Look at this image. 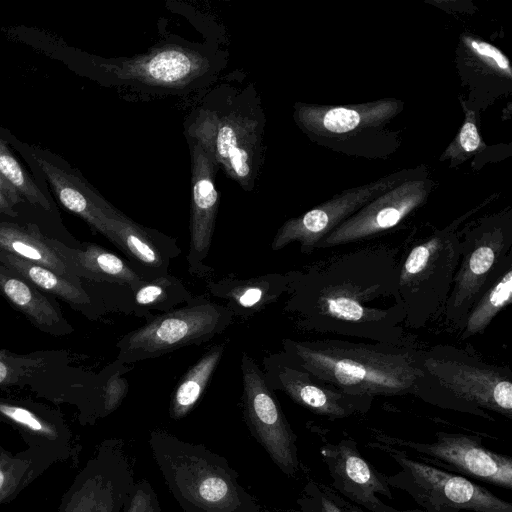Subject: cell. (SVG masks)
Here are the masks:
<instances>
[{
    "mask_svg": "<svg viewBox=\"0 0 512 512\" xmlns=\"http://www.w3.org/2000/svg\"><path fill=\"white\" fill-rule=\"evenodd\" d=\"M399 257L396 247L371 245L291 272L287 309L297 326L309 333L413 344L398 287Z\"/></svg>",
    "mask_w": 512,
    "mask_h": 512,
    "instance_id": "cell-1",
    "label": "cell"
},
{
    "mask_svg": "<svg viewBox=\"0 0 512 512\" xmlns=\"http://www.w3.org/2000/svg\"><path fill=\"white\" fill-rule=\"evenodd\" d=\"M285 358L351 395L417 396L428 374L415 343L389 345L347 339L283 341Z\"/></svg>",
    "mask_w": 512,
    "mask_h": 512,
    "instance_id": "cell-2",
    "label": "cell"
},
{
    "mask_svg": "<svg viewBox=\"0 0 512 512\" xmlns=\"http://www.w3.org/2000/svg\"><path fill=\"white\" fill-rule=\"evenodd\" d=\"M153 457L185 512H262L227 460L202 445L163 431L151 433Z\"/></svg>",
    "mask_w": 512,
    "mask_h": 512,
    "instance_id": "cell-3",
    "label": "cell"
},
{
    "mask_svg": "<svg viewBox=\"0 0 512 512\" xmlns=\"http://www.w3.org/2000/svg\"><path fill=\"white\" fill-rule=\"evenodd\" d=\"M404 102L382 98L360 104H294V120L313 142L337 153L386 159L401 145L400 130L391 127Z\"/></svg>",
    "mask_w": 512,
    "mask_h": 512,
    "instance_id": "cell-4",
    "label": "cell"
},
{
    "mask_svg": "<svg viewBox=\"0 0 512 512\" xmlns=\"http://www.w3.org/2000/svg\"><path fill=\"white\" fill-rule=\"evenodd\" d=\"M479 208L407 243L406 250L400 252L398 287L406 328L421 329L443 316L461 254L460 227Z\"/></svg>",
    "mask_w": 512,
    "mask_h": 512,
    "instance_id": "cell-5",
    "label": "cell"
},
{
    "mask_svg": "<svg viewBox=\"0 0 512 512\" xmlns=\"http://www.w3.org/2000/svg\"><path fill=\"white\" fill-rule=\"evenodd\" d=\"M461 254L444 312V324L461 331L464 320L512 252V211L481 217L460 229Z\"/></svg>",
    "mask_w": 512,
    "mask_h": 512,
    "instance_id": "cell-6",
    "label": "cell"
},
{
    "mask_svg": "<svg viewBox=\"0 0 512 512\" xmlns=\"http://www.w3.org/2000/svg\"><path fill=\"white\" fill-rule=\"evenodd\" d=\"M422 366L468 413L486 420L491 411L512 419V374L506 366L484 362L459 347L422 350Z\"/></svg>",
    "mask_w": 512,
    "mask_h": 512,
    "instance_id": "cell-7",
    "label": "cell"
},
{
    "mask_svg": "<svg viewBox=\"0 0 512 512\" xmlns=\"http://www.w3.org/2000/svg\"><path fill=\"white\" fill-rule=\"evenodd\" d=\"M368 446L387 454L397 463L401 470L387 475L389 486L405 491L420 506L429 504L473 512H512L510 502L464 476L413 459L405 450L395 446L377 441L369 442Z\"/></svg>",
    "mask_w": 512,
    "mask_h": 512,
    "instance_id": "cell-8",
    "label": "cell"
},
{
    "mask_svg": "<svg viewBox=\"0 0 512 512\" xmlns=\"http://www.w3.org/2000/svg\"><path fill=\"white\" fill-rule=\"evenodd\" d=\"M233 313L208 300H191L187 306L156 315L118 343L124 363L159 357L176 349L206 342L221 333Z\"/></svg>",
    "mask_w": 512,
    "mask_h": 512,
    "instance_id": "cell-9",
    "label": "cell"
},
{
    "mask_svg": "<svg viewBox=\"0 0 512 512\" xmlns=\"http://www.w3.org/2000/svg\"><path fill=\"white\" fill-rule=\"evenodd\" d=\"M189 135L207 147L218 168L251 190L260 167V120L242 109L219 114L201 112L191 124Z\"/></svg>",
    "mask_w": 512,
    "mask_h": 512,
    "instance_id": "cell-10",
    "label": "cell"
},
{
    "mask_svg": "<svg viewBox=\"0 0 512 512\" xmlns=\"http://www.w3.org/2000/svg\"><path fill=\"white\" fill-rule=\"evenodd\" d=\"M374 441L410 450L420 461L491 485L512 488V458L494 452L475 435L438 431L431 443L416 442L372 429Z\"/></svg>",
    "mask_w": 512,
    "mask_h": 512,
    "instance_id": "cell-11",
    "label": "cell"
},
{
    "mask_svg": "<svg viewBox=\"0 0 512 512\" xmlns=\"http://www.w3.org/2000/svg\"><path fill=\"white\" fill-rule=\"evenodd\" d=\"M427 174L424 165L404 168L372 182L343 190L304 214L288 219L278 229L271 244L272 250L277 251L292 242H298L301 251L309 254L325 236L369 201L406 180Z\"/></svg>",
    "mask_w": 512,
    "mask_h": 512,
    "instance_id": "cell-12",
    "label": "cell"
},
{
    "mask_svg": "<svg viewBox=\"0 0 512 512\" xmlns=\"http://www.w3.org/2000/svg\"><path fill=\"white\" fill-rule=\"evenodd\" d=\"M241 368L244 412L251 433L278 468L287 476L294 477L300 466L297 437L264 375L245 353Z\"/></svg>",
    "mask_w": 512,
    "mask_h": 512,
    "instance_id": "cell-13",
    "label": "cell"
},
{
    "mask_svg": "<svg viewBox=\"0 0 512 512\" xmlns=\"http://www.w3.org/2000/svg\"><path fill=\"white\" fill-rule=\"evenodd\" d=\"M434 185L427 174L387 190L337 226L317 244L316 249L367 240L399 226L425 205Z\"/></svg>",
    "mask_w": 512,
    "mask_h": 512,
    "instance_id": "cell-14",
    "label": "cell"
},
{
    "mask_svg": "<svg viewBox=\"0 0 512 512\" xmlns=\"http://www.w3.org/2000/svg\"><path fill=\"white\" fill-rule=\"evenodd\" d=\"M320 455L332 479L331 487L367 512H380L384 508L386 503L379 495L393 498L387 475L362 456L354 439L328 442L322 445Z\"/></svg>",
    "mask_w": 512,
    "mask_h": 512,
    "instance_id": "cell-15",
    "label": "cell"
},
{
    "mask_svg": "<svg viewBox=\"0 0 512 512\" xmlns=\"http://www.w3.org/2000/svg\"><path fill=\"white\" fill-rule=\"evenodd\" d=\"M218 166L209 149L199 141H191V206L190 246L187 255L189 270L204 275L211 269L204 264L213 236L219 205L215 185Z\"/></svg>",
    "mask_w": 512,
    "mask_h": 512,
    "instance_id": "cell-16",
    "label": "cell"
},
{
    "mask_svg": "<svg viewBox=\"0 0 512 512\" xmlns=\"http://www.w3.org/2000/svg\"><path fill=\"white\" fill-rule=\"evenodd\" d=\"M208 64L207 59L193 49L166 44L110 67L119 79L150 87L182 88L204 74Z\"/></svg>",
    "mask_w": 512,
    "mask_h": 512,
    "instance_id": "cell-17",
    "label": "cell"
},
{
    "mask_svg": "<svg viewBox=\"0 0 512 512\" xmlns=\"http://www.w3.org/2000/svg\"><path fill=\"white\" fill-rule=\"evenodd\" d=\"M0 420L13 427L28 448L58 461L72 453V435L62 414L28 400L0 398Z\"/></svg>",
    "mask_w": 512,
    "mask_h": 512,
    "instance_id": "cell-18",
    "label": "cell"
},
{
    "mask_svg": "<svg viewBox=\"0 0 512 512\" xmlns=\"http://www.w3.org/2000/svg\"><path fill=\"white\" fill-rule=\"evenodd\" d=\"M276 388L295 403L328 419H342L368 412L371 396L351 395L328 385L293 363L286 361L275 368Z\"/></svg>",
    "mask_w": 512,
    "mask_h": 512,
    "instance_id": "cell-19",
    "label": "cell"
},
{
    "mask_svg": "<svg viewBox=\"0 0 512 512\" xmlns=\"http://www.w3.org/2000/svg\"><path fill=\"white\" fill-rule=\"evenodd\" d=\"M99 233L123 251L148 280L167 275L170 259L178 253L171 238L137 224L118 210L102 220Z\"/></svg>",
    "mask_w": 512,
    "mask_h": 512,
    "instance_id": "cell-20",
    "label": "cell"
},
{
    "mask_svg": "<svg viewBox=\"0 0 512 512\" xmlns=\"http://www.w3.org/2000/svg\"><path fill=\"white\" fill-rule=\"evenodd\" d=\"M125 455L115 440L104 441L76 475L56 512H99Z\"/></svg>",
    "mask_w": 512,
    "mask_h": 512,
    "instance_id": "cell-21",
    "label": "cell"
},
{
    "mask_svg": "<svg viewBox=\"0 0 512 512\" xmlns=\"http://www.w3.org/2000/svg\"><path fill=\"white\" fill-rule=\"evenodd\" d=\"M456 55L461 79L471 89L482 81L480 87L487 90L492 85L496 97V89L500 94L511 90L512 67L508 57L497 46L472 34L463 33Z\"/></svg>",
    "mask_w": 512,
    "mask_h": 512,
    "instance_id": "cell-22",
    "label": "cell"
},
{
    "mask_svg": "<svg viewBox=\"0 0 512 512\" xmlns=\"http://www.w3.org/2000/svg\"><path fill=\"white\" fill-rule=\"evenodd\" d=\"M0 294L42 332L53 336H64L73 332L57 303L2 264Z\"/></svg>",
    "mask_w": 512,
    "mask_h": 512,
    "instance_id": "cell-23",
    "label": "cell"
},
{
    "mask_svg": "<svg viewBox=\"0 0 512 512\" xmlns=\"http://www.w3.org/2000/svg\"><path fill=\"white\" fill-rule=\"evenodd\" d=\"M53 245L79 279L129 285L133 290L146 281L116 254L95 243L71 248L53 238Z\"/></svg>",
    "mask_w": 512,
    "mask_h": 512,
    "instance_id": "cell-24",
    "label": "cell"
},
{
    "mask_svg": "<svg viewBox=\"0 0 512 512\" xmlns=\"http://www.w3.org/2000/svg\"><path fill=\"white\" fill-rule=\"evenodd\" d=\"M36 161L60 203L100 232L102 220L111 216L117 209L80 177L60 169L41 157H37Z\"/></svg>",
    "mask_w": 512,
    "mask_h": 512,
    "instance_id": "cell-25",
    "label": "cell"
},
{
    "mask_svg": "<svg viewBox=\"0 0 512 512\" xmlns=\"http://www.w3.org/2000/svg\"><path fill=\"white\" fill-rule=\"evenodd\" d=\"M0 251L45 266L67 280L81 285V280L74 276L54 247L53 238L44 235L33 223L22 226L12 222H0Z\"/></svg>",
    "mask_w": 512,
    "mask_h": 512,
    "instance_id": "cell-26",
    "label": "cell"
},
{
    "mask_svg": "<svg viewBox=\"0 0 512 512\" xmlns=\"http://www.w3.org/2000/svg\"><path fill=\"white\" fill-rule=\"evenodd\" d=\"M512 302V252L505 258L491 283L469 310L460 340L482 334L492 320Z\"/></svg>",
    "mask_w": 512,
    "mask_h": 512,
    "instance_id": "cell-27",
    "label": "cell"
},
{
    "mask_svg": "<svg viewBox=\"0 0 512 512\" xmlns=\"http://www.w3.org/2000/svg\"><path fill=\"white\" fill-rule=\"evenodd\" d=\"M288 288V278L284 275H265L244 281L219 282L211 288L216 296L229 301V310L243 315L244 310L254 312L265 307Z\"/></svg>",
    "mask_w": 512,
    "mask_h": 512,
    "instance_id": "cell-28",
    "label": "cell"
},
{
    "mask_svg": "<svg viewBox=\"0 0 512 512\" xmlns=\"http://www.w3.org/2000/svg\"><path fill=\"white\" fill-rule=\"evenodd\" d=\"M54 463L55 459L39 450L27 447L13 454L0 445V505L14 500Z\"/></svg>",
    "mask_w": 512,
    "mask_h": 512,
    "instance_id": "cell-29",
    "label": "cell"
},
{
    "mask_svg": "<svg viewBox=\"0 0 512 512\" xmlns=\"http://www.w3.org/2000/svg\"><path fill=\"white\" fill-rule=\"evenodd\" d=\"M0 264L18 274L43 293L53 295L77 309L88 308L91 303V299L82 285L67 280L45 266L20 259L4 251H0Z\"/></svg>",
    "mask_w": 512,
    "mask_h": 512,
    "instance_id": "cell-30",
    "label": "cell"
},
{
    "mask_svg": "<svg viewBox=\"0 0 512 512\" xmlns=\"http://www.w3.org/2000/svg\"><path fill=\"white\" fill-rule=\"evenodd\" d=\"M224 351V345L213 346L207 351L177 385L170 402V417L178 420L185 417L202 396Z\"/></svg>",
    "mask_w": 512,
    "mask_h": 512,
    "instance_id": "cell-31",
    "label": "cell"
},
{
    "mask_svg": "<svg viewBox=\"0 0 512 512\" xmlns=\"http://www.w3.org/2000/svg\"><path fill=\"white\" fill-rule=\"evenodd\" d=\"M64 356L58 352L42 351L19 355L0 350V388L23 386L41 380L63 364Z\"/></svg>",
    "mask_w": 512,
    "mask_h": 512,
    "instance_id": "cell-32",
    "label": "cell"
},
{
    "mask_svg": "<svg viewBox=\"0 0 512 512\" xmlns=\"http://www.w3.org/2000/svg\"><path fill=\"white\" fill-rule=\"evenodd\" d=\"M459 101L464 111V121L439 159L441 162L449 161L450 168L466 162L487 148L478 128L477 111L462 97H459Z\"/></svg>",
    "mask_w": 512,
    "mask_h": 512,
    "instance_id": "cell-33",
    "label": "cell"
},
{
    "mask_svg": "<svg viewBox=\"0 0 512 512\" xmlns=\"http://www.w3.org/2000/svg\"><path fill=\"white\" fill-rule=\"evenodd\" d=\"M134 292L137 308L157 309L164 313L190 299V293L184 285L169 275L146 280Z\"/></svg>",
    "mask_w": 512,
    "mask_h": 512,
    "instance_id": "cell-34",
    "label": "cell"
},
{
    "mask_svg": "<svg viewBox=\"0 0 512 512\" xmlns=\"http://www.w3.org/2000/svg\"><path fill=\"white\" fill-rule=\"evenodd\" d=\"M300 512H367L341 496L331 486L310 480L297 499Z\"/></svg>",
    "mask_w": 512,
    "mask_h": 512,
    "instance_id": "cell-35",
    "label": "cell"
},
{
    "mask_svg": "<svg viewBox=\"0 0 512 512\" xmlns=\"http://www.w3.org/2000/svg\"><path fill=\"white\" fill-rule=\"evenodd\" d=\"M0 173L25 201L44 210H50L51 206L45 195L20 165L2 139H0Z\"/></svg>",
    "mask_w": 512,
    "mask_h": 512,
    "instance_id": "cell-36",
    "label": "cell"
},
{
    "mask_svg": "<svg viewBox=\"0 0 512 512\" xmlns=\"http://www.w3.org/2000/svg\"><path fill=\"white\" fill-rule=\"evenodd\" d=\"M134 483L133 471L125 457L111 481L99 512H121Z\"/></svg>",
    "mask_w": 512,
    "mask_h": 512,
    "instance_id": "cell-37",
    "label": "cell"
},
{
    "mask_svg": "<svg viewBox=\"0 0 512 512\" xmlns=\"http://www.w3.org/2000/svg\"><path fill=\"white\" fill-rule=\"evenodd\" d=\"M121 512H161L158 496L149 481L142 479L134 483Z\"/></svg>",
    "mask_w": 512,
    "mask_h": 512,
    "instance_id": "cell-38",
    "label": "cell"
},
{
    "mask_svg": "<svg viewBox=\"0 0 512 512\" xmlns=\"http://www.w3.org/2000/svg\"><path fill=\"white\" fill-rule=\"evenodd\" d=\"M128 390L127 381L118 373L107 381L103 391L102 415L113 412L122 402Z\"/></svg>",
    "mask_w": 512,
    "mask_h": 512,
    "instance_id": "cell-39",
    "label": "cell"
},
{
    "mask_svg": "<svg viewBox=\"0 0 512 512\" xmlns=\"http://www.w3.org/2000/svg\"><path fill=\"white\" fill-rule=\"evenodd\" d=\"M0 190L16 205L24 202L25 200L17 192V190L2 176L0 173Z\"/></svg>",
    "mask_w": 512,
    "mask_h": 512,
    "instance_id": "cell-40",
    "label": "cell"
},
{
    "mask_svg": "<svg viewBox=\"0 0 512 512\" xmlns=\"http://www.w3.org/2000/svg\"><path fill=\"white\" fill-rule=\"evenodd\" d=\"M0 214H5L10 217L18 216V212L14 209V204L10 199L0 190Z\"/></svg>",
    "mask_w": 512,
    "mask_h": 512,
    "instance_id": "cell-41",
    "label": "cell"
},
{
    "mask_svg": "<svg viewBox=\"0 0 512 512\" xmlns=\"http://www.w3.org/2000/svg\"><path fill=\"white\" fill-rule=\"evenodd\" d=\"M421 509L425 510L426 512H459V510L451 508V507L429 505V504L422 505Z\"/></svg>",
    "mask_w": 512,
    "mask_h": 512,
    "instance_id": "cell-42",
    "label": "cell"
},
{
    "mask_svg": "<svg viewBox=\"0 0 512 512\" xmlns=\"http://www.w3.org/2000/svg\"><path fill=\"white\" fill-rule=\"evenodd\" d=\"M380 512H426V511L423 509L398 510V509L386 504Z\"/></svg>",
    "mask_w": 512,
    "mask_h": 512,
    "instance_id": "cell-43",
    "label": "cell"
}]
</instances>
